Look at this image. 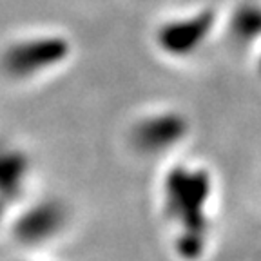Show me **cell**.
<instances>
[{"mask_svg":"<svg viewBox=\"0 0 261 261\" xmlns=\"http://www.w3.org/2000/svg\"><path fill=\"white\" fill-rule=\"evenodd\" d=\"M65 53V42L62 40H33L11 47L6 53V67L16 76H28L42 67L57 64Z\"/></svg>","mask_w":261,"mask_h":261,"instance_id":"1","label":"cell"}]
</instances>
